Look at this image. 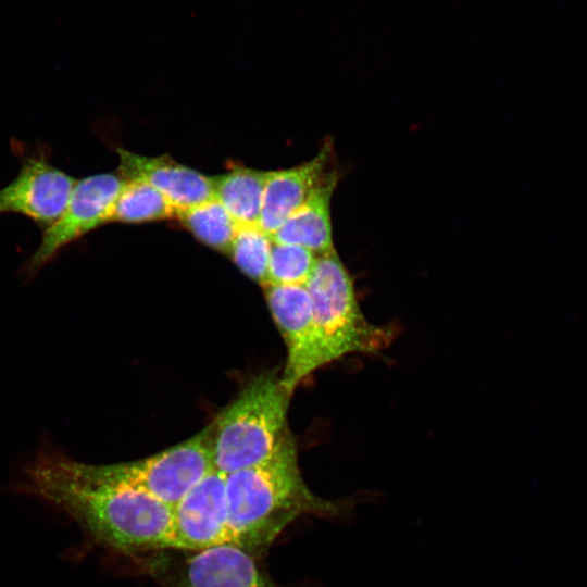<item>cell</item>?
Instances as JSON below:
<instances>
[{
    "label": "cell",
    "mask_w": 587,
    "mask_h": 587,
    "mask_svg": "<svg viewBox=\"0 0 587 587\" xmlns=\"http://www.w3.org/2000/svg\"><path fill=\"white\" fill-rule=\"evenodd\" d=\"M339 177L330 168L300 205L272 235V241L304 247L321 255L334 250L330 201Z\"/></svg>",
    "instance_id": "13"
},
{
    "label": "cell",
    "mask_w": 587,
    "mask_h": 587,
    "mask_svg": "<svg viewBox=\"0 0 587 587\" xmlns=\"http://www.w3.org/2000/svg\"><path fill=\"white\" fill-rule=\"evenodd\" d=\"M177 218L201 242L226 253L239 226L215 198L179 211Z\"/></svg>",
    "instance_id": "16"
},
{
    "label": "cell",
    "mask_w": 587,
    "mask_h": 587,
    "mask_svg": "<svg viewBox=\"0 0 587 587\" xmlns=\"http://www.w3.org/2000/svg\"><path fill=\"white\" fill-rule=\"evenodd\" d=\"M272 243L271 236L259 224L239 225L227 253L242 273L262 286Z\"/></svg>",
    "instance_id": "18"
},
{
    "label": "cell",
    "mask_w": 587,
    "mask_h": 587,
    "mask_svg": "<svg viewBox=\"0 0 587 587\" xmlns=\"http://www.w3.org/2000/svg\"><path fill=\"white\" fill-rule=\"evenodd\" d=\"M267 174L241 166L212 177L214 198L238 225L259 224Z\"/></svg>",
    "instance_id": "14"
},
{
    "label": "cell",
    "mask_w": 587,
    "mask_h": 587,
    "mask_svg": "<svg viewBox=\"0 0 587 587\" xmlns=\"http://www.w3.org/2000/svg\"><path fill=\"white\" fill-rule=\"evenodd\" d=\"M229 544L264 552L298 516L332 513V503L305 485L295 438L287 430L265 461L226 475Z\"/></svg>",
    "instance_id": "2"
},
{
    "label": "cell",
    "mask_w": 587,
    "mask_h": 587,
    "mask_svg": "<svg viewBox=\"0 0 587 587\" xmlns=\"http://www.w3.org/2000/svg\"><path fill=\"white\" fill-rule=\"evenodd\" d=\"M229 544L226 475L214 470L173 505L172 549L199 551Z\"/></svg>",
    "instance_id": "10"
},
{
    "label": "cell",
    "mask_w": 587,
    "mask_h": 587,
    "mask_svg": "<svg viewBox=\"0 0 587 587\" xmlns=\"http://www.w3.org/2000/svg\"><path fill=\"white\" fill-rule=\"evenodd\" d=\"M307 288L325 365L347 354L378 352L391 344L394 328L365 317L351 275L335 249L317 257Z\"/></svg>",
    "instance_id": "4"
},
{
    "label": "cell",
    "mask_w": 587,
    "mask_h": 587,
    "mask_svg": "<svg viewBox=\"0 0 587 587\" xmlns=\"http://www.w3.org/2000/svg\"><path fill=\"white\" fill-rule=\"evenodd\" d=\"M317 254L290 243L273 242L265 285L307 286L316 265Z\"/></svg>",
    "instance_id": "17"
},
{
    "label": "cell",
    "mask_w": 587,
    "mask_h": 587,
    "mask_svg": "<svg viewBox=\"0 0 587 587\" xmlns=\"http://www.w3.org/2000/svg\"><path fill=\"white\" fill-rule=\"evenodd\" d=\"M17 490L64 513L85 544L128 555L172 549L173 507L104 477L96 464L43 449L23 470Z\"/></svg>",
    "instance_id": "1"
},
{
    "label": "cell",
    "mask_w": 587,
    "mask_h": 587,
    "mask_svg": "<svg viewBox=\"0 0 587 587\" xmlns=\"http://www.w3.org/2000/svg\"><path fill=\"white\" fill-rule=\"evenodd\" d=\"M211 424L191 438L154 455L129 462L96 464L104 477L125 484L173 507L213 472Z\"/></svg>",
    "instance_id": "5"
},
{
    "label": "cell",
    "mask_w": 587,
    "mask_h": 587,
    "mask_svg": "<svg viewBox=\"0 0 587 587\" xmlns=\"http://www.w3.org/2000/svg\"><path fill=\"white\" fill-rule=\"evenodd\" d=\"M157 562L152 570L163 587H277L259 566L255 555L232 544Z\"/></svg>",
    "instance_id": "9"
},
{
    "label": "cell",
    "mask_w": 587,
    "mask_h": 587,
    "mask_svg": "<svg viewBox=\"0 0 587 587\" xmlns=\"http://www.w3.org/2000/svg\"><path fill=\"white\" fill-rule=\"evenodd\" d=\"M12 147L21 167L17 175L0 188V214L22 215L43 230L63 213L77 179L50 161L48 146L39 145L33 151H25L21 142Z\"/></svg>",
    "instance_id": "6"
},
{
    "label": "cell",
    "mask_w": 587,
    "mask_h": 587,
    "mask_svg": "<svg viewBox=\"0 0 587 587\" xmlns=\"http://www.w3.org/2000/svg\"><path fill=\"white\" fill-rule=\"evenodd\" d=\"M333 154L327 142L311 160L291 168L268 172L260 227L270 236L309 198L329 170Z\"/></svg>",
    "instance_id": "12"
},
{
    "label": "cell",
    "mask_w": 587,
    "mask_h": 587,
    "mask_svg": "<svg viewBox=\"0 0 587 587\" xmlns=\"http://www.w3.org/2000/svg\"><path fill=\"white\" fill-rule=\"evenodd\" d=\"M290 397L275 373L250 380L211 423L214 469L228 475L270 458L288 430Z\"/></svg>",
    "instance_id": "3"
},
{
    "label": "cell",
    "mask_w": 587,
    "mask_h": 587,
    "mask_svg": "<svg viewBox=\"0 0 587 587\" xmlns=\"http://www.w3.org/2000/svg\"><path fill=\"white\" fill-rule=\"evenodd\" d=\"M272 316L284 338L287 358L279 377L290 395L317 369L324 366L307 286H262Z\"/></svg>",
    "instance_id": "8"
},
{
    "label": "cell",
    "mask_w": 587,
    "mask_h": 587,
    "mask_svg": "<svg viewBox=\"0 0 587 587\" xmlns=\"http://www.w3.org/2000/svg\"><path fill=\"white\" fill-rule=\"evenodd\" d=\"M118 174L124 179H139L158 189L176 212L189 209L214 198L212 177L183 165L167 154L145 157L122 147Z\"/></svg>",
    "instance_id": "11"
},
{
    "label": "cell",
    "mask_w": 587,
    "mask_h": 587,
    "mask_svg": "<svg viewBox=\"0 0 587 587\" xmlns=\"http://www.w3.org/2000/svg\"><path fill=\"white\" fill-rule=\"evenodd\" d=\"M177 217L171 202L153 186L125 179L115 201L112 222L143 223Z\"/></svg>",
    "instance_id": "15"
},
{
    "label": "cell",
    "mask_w": 587,
    "mask_h": 587,
    "mask_svg": "<svg viewBox=\"0 0 587 587\" xmlns=\"http://www.w3.org/2000/svg\"><path fill=\"white\" fill-rule=\"evenodd\" d=\"M124 182L116 173L93 174L78 179L61 216L42 230L40 243L27 262V274H37L65 247L112 222L115 201Z\"/></svg>",
    "instance_id": "7"
}]
</instances>
